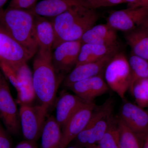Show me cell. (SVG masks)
Returning a JSON list of instances; mask_svg holds the SVG:
<instances>
[{
  "mask_svg": "<svg viewBox=\"0 0 148 148\" xmlns=\"http://www.w3.org/2000/svg\"><path fill=\"white\" fill-rule=\"evenodd\" d=\"M35 16L31 10L8 8L0 9V28L21 45L32 57L38 50Z\"/></svg>",
  "mask_w": 148,
  "mask_h": 148,
  "instance_id": "cell-1",
  "label": "cell"
},
{
  "mask_svg": "<svg viewBox=\"0 0 148 148\" xmlns=\"http://www.w3.org/2000/svg\"><path fill=\"white\" fill-rule=\"evenodd\" d=\"M33 63V84L36 98L49 109L53 105L59 84L65 77L56 73L52 58L37 52Z\"/></svg>",
  "mask_w": 148,
  "mask_h": 148,
  "instance_id": "cell-2",
  "label": "cell"
},
{
  "mask_svg": "<svg viewBox=\"0 0 148 148\" xmlns=\"http://www.w3.org/2000/svg\"><path fill=\"white\" fill-rule=\"evenodd\" d=\"M113 102L108 99L99 107H95L86 126L74 141L86 148L98 145L106 132L113 115Z\"/></svg>",
  "mask_w": 148,
  "mask_h": 148,
  "instance_id": "cell-3",
  "label": "cell"
},
{
  "mask_svg": "<svg viewBox=\"0 0 148 148\" xmlns=\"http://www.w3.org/2000/svg\"><path fill=\"white\" fill-rule=\"evenodd\" d=\"M104 71L105 80L109 88L122 100H125L131 82V71L126 56L118 52L111 58Z\"/></svg>",
  "mask_w": 148,
  "mask_h": 148,
  "instance_id": "cell-4",
  "label": "cell"
},
{
  "mask_svg": "<svg viewBox=\"0 0 148 148\" xmlns=\"http://www.w3.org/2000/svg\"><path fill=\"white\" fill-rule=\"evenodd\" d=\"M48 108L40 105L20 106V125L25 140L36 142L40 138L46 121Z\"/></svg>",
  "mask_w": 148,
  "mask_h": 148,
  "instance_id": "cell-5",
  "label": "cell"
},
{
  "mask_svg": "<svg viewBox=\"0 0 148 148\" xmlns=\"http://www.w3.org/2000/svg\"><path fill=\"white\" fill-rule=\"evenodd\" d=\"M82 44L81 40L64 42L53 49L51 60L58 75L66 77L76 66Z\"/></svg>",
  "mask_w": 148,
  "mask_h": 148,
  "instance_id": "cell-6",
  "label": "cell"
},
{
  "mask_svg": "<svg viewBox=\"0 0 148 148\" xmlns=\"http://www.w3.org/2000/svg\"><path fill=\"white\" fill-rule=\"evenodd\" d=\"M148 18V8L127 7L112 12L107 23L116 31L127 32L142 26Z\"/></svg>",
  "mask_w": 148,
  "mask_h": 148,
  "instance_id": "cell-7",
  "label": "cell"
},
{
  "mask_svg": "<svg viewBox=\"0 0 148 148\" xmlns=\"http://www.w3.org/2000/svg\"><path fill=\"white\" fill-rule=\"evenodd\" d=\"M32 56L21 45L0 28V61L14 69Z\"/></svg>",
  "mask_w": 148,
  "mask_h": 148,
  "instance_id": "cell-8",
  "label": "cell"
},
{
  "mask_svg": "<svg viewBox=\"0 0 148 148\" xmlns=\"http://www.w3.org/2000/svg\"><path fill=\"white\" fill-rule=\"evenodd\" d=\"M96 106L92 102H88L67 121L61 128L60 148H66L86 126Z\"/></svg>",
  "mask_w": 148,
  "mask_h": 148,
  "instance_id": "cell-9",
  "label": "cell"
},
{
  "mask_svg": "<svg viewBox=\"0 0 148 148\" xmlns=\"http://www.w3.org/2000/svg\"><path fill=\"white\" fill-rule=\"evenodd\" d=\"M0 119L8 132L18 134L21 128L19 111L5 80L0 85Z\"/></svg>",
  "mask_w": 148,
  "mask_h": 148,
  "instance_id": "cell-10",
  "label": "cell"
},
{
  "mask_svg": "<svg viewBox=\"0 0 148 148\" xmlns=\"http://www.w3.org/2000/svg\"><path fill=\"white\" fill-rule=\"evenodd\" d=\"M119 118L141 139L148 137V113L138 105L125 102L121 109Z\"/></svg>",
  "mask_w": 148,
  "mask_h": 148,
  "instance_id": "cell-11",
  "label": "cell"
},
{
  "mask_svg": "<svg viewBox=\"0 0 148 148\" xmlns=\"http://www.w3.org/2000/svg\"><path fill=\"white\" fill-rule=\"evenodd\" d=\"M118 52L108 54L98 61L77 65L64 78V86L69 88L75 83L101 75L111 58Z\"/></svg>",
  "mask_w": 148,
  "mask_h": 148,
  "instance_id": "cell-12",
  "label": "cell"
},
{
  "mask_svg": "<svg viewBox=\"0 0 148 148\" xmlns=\"http://www.w3.org/2000/svg\"><path fill=\"white\" fill-rule=\"evenodd\" d=\"M90 8H92L87 6H79L54 18H50L55 33L53 49L60 43L61 39L64 35Z\"/></svg>",
  "mask_w": 148,
  "mask_h": 148,
  "instance_id": "cell-13",
  "label": "cell"
},
{
  "mask_svg": "<svg viewBox=\"0 0 148 148\" xmlns=\"http://www.w3.org/2000/svg\"><path fill=\"white\" fill-rule=\"evenodd\" d=\"M35 16V30L38 44L37 52L47 58H52L55 33L50 18Z\"/></svg>",
  "mask_w": 148,
  "mask_h": 148,
  "instance_id": "cell-14",
  "label": "cell"
},
{
  "mask_svg": "<svg viewBox=\"0 0 148 148\" xmlns=\"http://www.w3.org/2000/svg\"><path fill=\"white\" fill-rule=\"evenodd\" d=\"M81 5L91 7L87 0H42L31 11L35 15L51 18Z\"/></svg>",
  "mask_w": 148,
  "mask_h": 148,
  "instance_id": "cell-15",
  "label": "cell"
},
{
  "mask_svg": "<svg viewBox=\"0 0 148 148\" xmlns=\"http://www.w3.org/2000/svg\"><path fill=\"white\" fill-rule=\"evenodd\" d=\"M16 74L17 102L20 106L31 105L36 98L33 84V73L24 63L12 69Z\"/></svg>",
  "mask_w": 148,
  "mask_h": 148,
  "instance_id": "cell-16",
  "label": "cell"
},
{
  "mask_svg": "<svg viewBox=\"0 0 148 148\" xmlns=\"http://www.w3.org/2000/svg\"><path fill=\"white\" fill-rule=\"evenodd\" d=\"M74 94L87 102L106 93L109 87L101 75L80 81L69 88Z\"/></svg>",
  "mask_w": 148,
  "mask_h": 148,
  "instance_id": "cell-17",
  "label": "cell"
},
{
  "mask_svg": "<svg viewBox=\"0 0 148 148\" xmlns=\"http://www.w3.org/2000/svg\"><path fill=\"white\" fill-rule=\"evenodd\" d=\"M88 102L75 94L62 92L56 103L54 116L61 128L77 111Z\"/></svg>",
  "mask_w": 148,
  "mask_h": 148,
  "instance_id": "cell-18",
  "label": "cell"
},
{
  "mask_svg": "<svg viewBox=\"0 0 148 148\" xmlns=\"http://www.w3.org/2000/svg\"><path fill=\"white\" fill-rule=\"evenodd\" d=\"M116 30L107 24L95 25L81 39L82 43L114 46L118 45Z\"/></svg>",
  "mask_w": 148,
  "mask_h": 148,
  "instance_id": "cell-19",
  "label": "cell"
},
{
  "mask_svg": "<svg viewBox=\"0 0 148 148\" xmlns=\"http://www.w3.org/2000/svg\"><path fill=\"white\" fill-rule=\"evenodd\" d=\"M119 51V45L110 46L90 43H82L77 65L98 61L106 56Z\"/></svg>",
  "mask_w": 148,
  "mask_h": 148,
  "instance_id": "cell-20",
  "label": "cell"
},
{
  "mask_svg": "<svg viewBox=\"0 0 148 148\" xmlns=\"http://www.w3.org/2000/svg\"><path fill=\"white\" fill-rule=\"evenodd\" d=\"M98 18L99 16L96 10L90 8L64 35L60 43L64 42L81 40L85 33L95 26Z\"/></svg>",
  "mask_w": 148,
  "mask_h": 148,
  "instance_id": "cell-21",
  "label": "cell"
},
{
  "mask_svg": "<svg viewBox=\"0 0 148 148\" xmlns=\"http://www.w3.org/2000/svg\"><path fill=\"white\" fill-rule=\"evenodd\" d=\"M125 39L134 55L148 61V32L140 27L125 32Z\"/></svg>",
  "mask_w": 148,
  "mask_h": 148,
  "instance_id": "cell-22",
  "label": "cell"
},
{
  "mask_svg": "<svg viewBox=\"0 0 148 148\" xmlns=\"http://www.w3.org/2000/svg\"><path fill=\"white\" fill-rule=\"evenodd\" d=\"M61 128L55 117L48 118L41 136L40 148H60Z\"/></svg>",
  "mask_w": 148,
  "mask_h": 148,
  "instance_id": "cell-23",
  "label": "cell"
},
{
  "mask_svg": "<svg viewBox=\"0 0 148 148\" xmlns=\"http://www.w3.org/2000/svg\"><path fill=\"white\" fill-rule=\"evenodd\" d=\"M117 120L120 148H143V139L127 127L119 118Z\"/></svg>",
  "mask_w": 148,
  "mask_h": 148,
  "instance_id": "cell-24",
  "label": "cell"
},
{
  "mask_svg": "<svg viewBox=\"0 0 148 148\" xmlns=\"http://www.w3.org/2000/svg\"><path fill=\"white\" fill-rule=\"evenodd\" d=\"M97 145L100 148H120L118 120L113 116L106 132Z\"/></svg>",
  "mask_w": 148,
  "mask_h": 148,
  "instance_id": "cell-25",
  "label": "cell"
},
{
  "mask_svg": "<svg viewBox=\"0 0 148 148\" xmlns=\"http://www.w3.org/2000/svg\"><path fill=\"white\" fill-rule=\"evenodd\" d=\"M128 62L131 71L130 88L138 80L148 77V61L133 54Z\"/></svg>",
  "mask_w": 148,
  "mask_h": 148,
  "instance_id": "cell-26",
  "label": "cell"
},
{
  "mask_svg": "<svg viewBox=\"0 0 148 148\" xmlns=\"http://www.w3.org/2000/svg\"><path fill=\"white\" fill-rule=\"evenodd\" d=\"M129 90L138 106L143 108L148 107V77L137 81Z\"/></svg>",
  "mask_w": 148,
  "mask_h": 148,
  "instance_id": "cell-27",
  "label": "cell"
},
{
  "mask_svg": "<svg viewBox=\"0 0 148 148\" xmlns=\"http://www.w3.org/2000/svg\"><path fill=\"white\" fill-rule=\"evenodd\" d=\"M38 0H11L8 8L32 10L36 4Z\"/></svg>",
  "mask_w": 148,
  "mask_h": 148,
  "instance_id": "cell-28",
  "label": "cell"
},
{
  "mask_svg": "<svg viewBox=\"0 0 148 148\" xmlns=\"http://www.w3.org/2000/svg\"><path fill=\"white\" fill-rule=\"evenodd\" d=\"M91 8L96 10L103 7H108L125 3L123 0H87Z\"/></svg>",
  "mask_w": 148,
  "mask_h": 148,
  "instance_id": "cell-29",
  "label": "cell"
},
{
  "mask_svg": "<svg viewBox=\"0 0 148 148\" xmlns=\"http://www.w3.org/2000/svg\"><path fill=\"white\" fill-rule=\"evenodd\" d=\"M11 145L8 135L0 123V148H11Z\"/></svg>",
  "mask_w": 148,
  "mask_h": 148,
  "instance_id": "cell-30",
  "label": "cell"
},
{
  "mask_svg": "<svg viewBox=\"0 0 148 148\" xmlns=\"http://www.w3.org/2000/svg\"><path fill=\"white\" fill-rule=\"evenodd\" d=\"M14 148H38L36 142L25 140L18 143Z\"/></svg>",
  "mask_w": 148,
  "mask_h": 148,
  "instance_id": "cell-31",
  "label": "cell"
},
{
  "mask_svg": "<svg viewBox=\"0 0 148 148\" xmlns=\"http://www.w3.org/2000/svg\"><path fill=\"white\" fill-rule=\"evenodd\" d=\"M128 7H146L148 8V0H137L135 3Z\"/></svg>",
  "mask_w": 148,
  "mask_h": 148,
  "instance_id": "cell-32",
  "label": "cell"
},
{
  "mask_svg": "<svg viewBox=\"0 0 148 148\" xmlns=\"http://www.w3.org/2000/svg\"><path fill=\"white\" fill-rule=\"evenodd\" d=\"M125 3H127V7L131 6L137 1V0H123Z\"/></svg>",
  "mask_w": 148,
  "mask_h": 148,
  "instance_id": "cell-33",
  "label": "cell"
},
{
  "mask_svg": "<svg viewBox=\"0 0 148 148\" xmlns=\"http://www.w3.org/2000/svg\"><path fill=\"white\" fill-rule=\"evenodd\" d=\"M141 27H143L144 29H145L146 31L148 32V18L143 23Z\"/></svg>",
  "mask_w": 148,
  "mask_h": 148,
  "instance_id": "cell-34",
  "label": "cell"
},
{
  "mask_svg": "<svg viewBox=\"0 0 148 148\" xmlns=\"http://www.w3.org/2000/svg\"><path fill=\"white\" fill-rule=\"evenodd\" d=\"M8 0H0V9L3 6Z\"/></svg>",
  "mask_w": 148,
  "mask_h": 148,
  "instance_id": "cell-35",
  "label": "cell"
},
{
  "mask_svg": "<svg viewBox=\"0 0 148 148\" xmlns=\"http://www.w3.org/2000/svg\"><path fill=\"white\" fill-rule=\"evenodd\" d=\"M66 148H82V147L76 144V145H69Z\"/></svg>",
  "mask_w": 148,
  "mask_h": 148,
  "instance_id": "cell-36",
  "label": "cell"
},
{
  "mask_svg": "<svg viewBox=\"0 0 148 148\" xmlns=\"http://www.w3.org/2000/svg\"><path fill=\"white\" fill-rule=\"evenodd\" d=\"M144 148H148V137L145 140V144Z\"/></svg>",
  "mask_w": 148,
  "mask_h": 148,
  "instance_id": "cell-37",
  "label": "cell"
},
{
  "mask_svg": "<svg viewBox=\"0 0 148 148\" xmlns=\"http://www.w3.org/2000/svg\"><path fill=\"white\" fill-rule=\"evenodd\" d=\"M84 148H100L98 147V145H92L90 146V147H87Z\"/></svg>",
  "mask_w": 148,
  "mask_h": 148,
  "instance_id": "cell-38",
  "label": "cell"
},
{
  "mask_svg": "<svg viewBox=\"0 0 148 148\" xmlns=\"http://www.w3.org/2000/svg\"><path fill=\"white\" fill-rule=\"evenodd\" d=\"M0 69H1V68H0ZM4 80V79L3 78V77L2 76L1 74V71H0V84Z\"/></svg>",
  "mask_w": 148,
  "mask_h": 148,
  "instance_id": "cell-39",
  "label": "cell"
}]
</instances>
